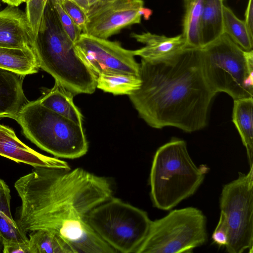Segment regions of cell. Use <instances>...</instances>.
Masks as SVG:
<instances>
[{
    "label": "cell",
    "mask_w": 253,
    "mask_h": 253,
    "mask_svg": "<svg viewBox=\"0 0 253 253\" xmlns=\"http://www.w3.org/2000/svg\"><path fill=\"white\" fill-rule=\"evenodd\" d=\"M14 187L21 199L16 223L25 233L58 234L76 253H115L92 229L87 215L112 197L111 182L84 169L34 167Z\"/></svg>",
    "instance_id": "cell-1"
},
{
    "label": "cell",
    "mask_w": 253,
    "mask_h": 253,
    "mask_svg": "<svg viewBox=\"0 0 253 253\" xmlns=\"http://www.w3.org/2000/svg\"><path fill=\"white\" fill-rule=\"evenodd\" d=\"M140 87L128 95L151 127L173 126L186 132L204 128L216 93L205 77L200 48H186L170 58L141 59Z\"/></svg>",
    "instance_id": "cell-2"
},
{
    "label": "cell",
    "mask_w": 253,
    "mask_h": 253,
    "mask_svg": "<svg viewBox=\"0 0 253 253\" xmlns=\"http://www.w3.org/2000/svg\"><path fill=\"white\" fill-rule=\"evenodd\" d=\"M33 48L40 68L74 95L92 94L97 76L77 55L51 0H48Z\"/></svg>",
    "instance_id": "cell-3"
},
{
    "label": "cell",
    "mask_w": 253,
    "mask_h": 253,
    "mask_svg": "<svg viewBox=\"0 0 253 253\" xmlns=\"http://www.w3.org/2000/svg\"><path fill=\"white\" fill-rule=\"evenodd\" d=\"M209 170L206 165H195L184 140L172 137L157 149L152 161L149 184L154 207L171 210L196 192Z\"/></svg>",
    "instance_id": "cell-4"
},
{
    "label": "cell",
    "mask_w": 253,
    "mask_h": 253,
    "mask_svg": "<svg viewBox=\"0 0 253 253\" xmlns=\"http://www.w3.org/2000/svg\"><path fill=\"white\" fill-rule=\"evenodd\" d=\"M15 120L28 139L56 158L77 159L87 152L82 126L46 108L38 99L29 101Z\"/></svg>",
    "instance_id": "cell-5"
},
{
    "label": "cell",
    "mask_w": 253,
    "mask_h": 253,
    "mask_svg": "<svg viewBox=\"0 0 253 253\" xmlns=\"http://www.w3.org/2000/svg\"><path fill=\"white\" fill-rule=\"evenodd\" d=\"M206 80L216 94L233 100L253 97V51H245L223 34L200 48Z\"/></svg>",
    "instance_id": "cell-6"
},
{
    "label": "cell",
    "mask_w": 253,
    "mask_h": 253,
    "mask_svg": "<svg viewBox=\"0 0 253 253\" xmlns=\"http://www.w3.org/2000/svg\"><path fill=\"white\" fill-rule=\"evenodd\" d=\"M86 218L105 242L123 253H136L152 221L145 211L113 196L93 208Z\"/></svg>",
    "instance_id": "cell-7"
},
{
    "label": "cell",
    "mask_w": 253,
    "mask_h": 253,
    "mask_svg": "<svg viewBox=\"0 0 253 253\" xmlns=\"http://www.w3.org/2000/svg\"><path fill=\"white\" fill-rule=\"evenodd\" d=\"M207 240L206 217L197 208L187 207L152 220L136 253H190Z\"/></svg>",
    "instance_id": "cell-8"
},
{
    "label": "cell",
    "mask_w": 253,
    "mask_h": 253,
    "mask_svg": "<svg viewBox=\"0 0 253 253\" xmlns=\"http://www.w3.org/2000/svg\"><path fill=\"white\" fill-rule=\"evenodd\" d=\"M220 217L227 229L225 247L229 253L253 252V165L247 173L223 186L220 197Z\"/></svg>",
    "instance_id": "cell-9"
},
{
    "label": "cell",
    "mask_w": 253,
    "mask_h": 253,
    "mask_svg": "<svg viewBox=\"0 0 253 253\" xmlns=\"http://www.w3.org/2000/svg\"><path fill=\"white\" fill-rule=\"evenodd\" d=\"M77 55L97 76L104 73L123 72L139 75V63L133 50L110 41L82 33L74 43Z\"/></svg>",
    "instance_id": "cell-10"
},
{
    "label": "cell",
    "mask_w": 253,
    "mask_h": 253,
    "mask_svg": "<svg viewBox=\"0 0 253 253\" xmlns=\"http://www.w3.org/2000/svg\"><path fill=\"white\" fill-rule=\"evenodd\" d=\"M143 0H114L87 16L84 34L107 39L122 29L141 23Z\"/></svg>",
    "instance_id": "cell-11"
},
{
    "label": "cell",
    "mask_w": 253,
    "mask_h": 253,
    "mask_svg": "<svg viewBox=\"0 0 253 253\" xmlns=\"http://www.w3.org/2000/svg\"><path fill=\"white\" fill-rule=\"evenodd\" d=\"M0 156L33 167L70 169L66 162L44 155L33 150L17 137L12 128L1 124H0Z\"/></svg>",
    "instance_id": "cell-12"
},
{
    "label": "cell",
    "mask_w": 253,
    "mask_h": 253,
    "mask_svg": "<svg viewBox=\"0 0 253 253\" xmlns=\"http://www.w3.org/2000/svg\"><path fill=\"white\" fill-rule=\"evenodd\" d=\"M34 41L25 12L11 5L0 10V46L33 48Z\"/></svg>",
    "instance_id": "cell-13"
},
{
    "label": "cell",
    "mask_w": 253,
    "mask_h": 253,
    "mask_svg": "<svg viewBox=\"0 0 253 253\" xmlns=\"http://www.w3.org/2000/svg\"><path fill=\"white\" fill-rule=\"evenodd\" d=\"M130 36L137 42L144 44L139 49L133 50L134 56H140L147 61H157L173 56L186 48L182 34L168 37L150 32L140 34L131 33Z\"/></svg>",
    "instance_id": "cell-14"
},
{
    "label": "cell",
    "mask_w": 253,
    "mask_h": 253,
    "mask_svg": "<svg viewBox=\"0 0 253 253\" xmlns=\"http://www.w3.org/2000/svg\"><path fill=\"white\" fill-rule=\"evenodd\" d=\"M25 76L0 68V118L15 120L29 101L23 88Z\"/></svg>",
    "instance_id": "cell-15"
},
{
    "label": "cell",
    "mask_w": 253,
    "mask_h": 253,
    "mask_svg": "<svg viewBox=\"0 0 253 253\" xmlns=\"http://www.w3.org/2000/svg\"><path fill=\"white\" fill-rule=\"evenodd\" d=\"M74 95L56 82L38 100L46 108L82 126L83 116L73 102Z\"/></svg>",
    "instance_id": "cell-16"
},
{
    "label": "cell",
    "mask_w": 253,
    "mask_h": 253,
    "mask_svg": "<svg viewBox=\"0 0 253 253\" xmlns=\"http://www.w3.org/2000/svg\"><path fill=\"white\" fill-rule=\"evenodd\" d=\"M0 68L26 76L37 73L40 67L32 47L0 46Z\"/></svg>",
    "instance_id": "cell-17"
},
{
    "label": "cell",
    "mask_w": 253,
    "mask_h": 253,
    "mask_svg": "<svg viewBox=\"0 0 253 253\" xmlns=\"http://www.w3.org/2000/svg\"><path fill=\"white\" fill-rule=\"evenodd\" d=\"M232 122L246 148L249 166L253 165V98L233 100Z\"/></svg>",
    "instance_id": "cell-18"
},
{
    "label": "cell",
    "mask_w": 253,
    "mask_h": 253,
    "mask_svg": "<svg viewBox=\"0 0 253 253\" xmlns=\"http://www.w3.org/2000/svg\"><path fill=\"white\" fill-rule=\"evenodd\" d=\"M224 0H204L200 23L202 47L212 42L224 34Z\"/></svg>",
    "instance_id": "cell-19"
},
{
    "label": "cell",
    "mask_w": 253,
    "mask_h": 253,
    "mask_svg": "<svg viewBox=\"0 0 253 253\" xmlns=\"http://www.w3.org/2000/svg\"><path fill=\"white\" fill-rule=\"evenodd\" d=\"M204 0H183L182 35L186 48H201L200 23Z\"/></svg>",
    "instance_id": "cell-20"
},
{
    "label": "cell",
    "mask_w": 253,
    "mask_h": 253,
    "mask_svg": "<svg viewBox=\"0 0 253 253\" xmlns=\"http://www.w3.org/2000/svg\"><path fill=\"white\" fill-rule=\"evenodd\" d=\"M139 75L123 72L101 73L97 76L96 88L117 95L132 94L140 86Z\"/></svg>",
    "instance_id": "cell-21"
},
{
    "label": "cell",
    "mask_w": 253,
    "mask_h": 253,
    "mask_svg": "<svg viewBox=\"0 0 253 253\" xmlns=\"http://www.w3.org/2000/svg\"><path fill=\"white\" fill-rule=\"evenodd\" d=\"M29 245L30 253H76L62 237L45 230L30 232Z\"/></svg>",
    "instance_id": "cell-22"
},
{
    "label": "cell",
    "mask_w": 253,
    "mask_h": 253,
    "mask_svg": "<svg viewBox=\"0 0 253 253\" xmlns=\"http://www.w3.org/2000/svg\"><path fill=\"white\" fill-rule=\"evenodd\" d=\"M11 195L6 184L0 196V239L5 241H29L26 233L18 226L10 211Z\"/></svg>",
    "instance_id": "cell-23"
},
{
    "label": "cell",
    "mask_w": 253,
    "mask_h": 253,
    "mask_svg": "<svg viewBox=\"0 0 253 253\" xmlns=\"http://www.w3.org/2000/svg\"><path fill=\"white\" fill-rule=\"evenodd\" d=\"M224 34L245 51L253 50V37L249 33L244 21L239 19L233 11L225 5L223 8Z\"/></svg>",
    "instance_id": "cell-24"
},
{
    "label": "cell",
    "mask_w": 253,
    "mask_h": 253,
    "mask_svg": "<svg viewBox=\"0 0 253 253\" xmlns=\"http://www.w3.org/2000/svg\"><path fill=\"white\" fill-rule=\"evenodd\" d=\"M48 0H27L25 14L34 38L37 35Z\"/></svg>",
    "instance_id": "cell-25"
},
{
    "label": "cell",
    "mask_w": 253,
    "mask_h": 253,
    "mask_svg": "<svg viewBox=\"0 0 253 253\" xmlns=\"http://www.w3.org/2000/svg\"><path fill=\"white\" fill-rule=\"evenodd\" d=\"M52 2L57 12L63 29L72 42L75 43L82 33V32L75 25L60 3Z\"/></svg>",
    "instance_id": "cell-26"
},
{
    "label": "cell",
    "mask_w": 253,
    "mask_h": 253,
    "mask_svg": "<svg viewBox=\"0 0 253 253\" xmlns=\"http://www.w3.org/2000/svg\"><path fill=\"white\" fill-rule=\"evenodd\" d=\"M59 3L82 33H84L87 20L84 12L71 0H62Z\"/></svg>",
    "instance_id": "cell-27"
},
{
    "label": "cell",
    "mask_w": 253,
    "mask_h": 253,
    "mask_svg": "<svg viewBox=\"0 0 253 253\" xmlns=\"http://www.w3.org/2000/svg\"><path fill=\"white\" fill-rule=\"evenodd\" d=\"M79 6L87 17L114 0H71Z\"/></svg>",
    "instance_id": "cell-28"
},
{
    "label": "cell",
    "mask_w": 253,
    "mask_h": 253,
    "mask_svg": "<svg viewBox=\"0 0 253 253\" xmlns=\"http://www.w3.org/2000/svg\"><path fill=\"white\" fill-rule=\"evenodd\" d=\"M212 239L214 243L219 247H225L228 241L227 229L225 223L221 217L218 224L212 234Z\"/></svg>",
    "instance_id": "cell-29"
},
{
    "label": "cell",
    "mask_w": 253,
    "mask_h": 253,
    "mask_svg": "<svg viewBox=\"0 0 253 253\" xmlns=\"http://www.w3.org/2000/svg\"><path fill=\"white\" fill-rule=\"evenodd\" d=\"M2 246L3 253H30L29 241H5Z\"/></svg>",
    "instance_id": "cell-30"
},
{
    "label": "cell",
    "mask_w": 253,
    "mask_h": 253,
    "mask_svg": "<svg viewBox=\"0 0 253 253\" xmlns=\"http://www.w3.org/2000/svg\"><path fill=\"white\" fill-rule=\"evenodd\" d=\"M246 26L250 34L253 37V0H249L245 13Z\"/></svg>",
    "instance_id": "cell-31"
},
{
    "label": "cell",
    "mask_w": 253,
    "mask_h": 253,
    "mask_svg": "<svg viewBox=\"0 0 253 253\" xmlns=\"http://www.w3.org/2000/svg\"><path fill=\"white\" fill-rule=\"evenodd\" d=\"M139 13L141 16H143L145 20H148L152 14L153 12L150 9L144 7L143 6L140 9Z\"/></svg>",
    "instance_id": "cell-32"
},
{
    "label": "cell",
    "mask_w": 253,
    "mask_h": 253,
    "mask_svg": "<svg viewBox=\"0 0 253 253\" xmlns=\"http://www.w3.org/2000/svg\"><path fill=\"white\" fill-rule=\"evenodd\" d=\"M27 0H0V1L7 4L8 5L18 6Z\"/></svg>",
    "instance_id": "cell-33"
},
{
    "label": "cell",
    "mask_w": 253,
    "mask_h": 253,
    "mask_svg": "<svg viewBox=\"0 0 253 253\" xmlns=\"http://www.w3.org/2000/svg\"><path fill=\"white\" fill-rule=\"evenodd\" d=\"M6 185V183L5 182V181L0 178V196L4 188L5 185ZM3 246L2 242L1 241V240L0 239V252L2 250Z\"/></svg>",
    "instance_id": "cell-34"
},
{
    "label": "cell",
    "mask_w": 253,
    "mask_h": 253,
    "mask_svg": "<svg viewBox=\"0 0 253 253\" xmlns=\"http://www.w3.org/2000/svg\"><path fill=\"white\" fill-rule=\"evenodd\" d=\"M54 3H60L61 0H51Z\"/></svg>",
    "instance_id": "cell-35"
}]
</instances>
